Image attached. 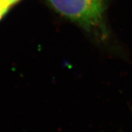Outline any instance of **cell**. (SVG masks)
I'll return each instance as SVG.
<instances>
[{"label":"cell","mask_w":132,"mask_h":132,"mask_svg":"<svg viewBox=\"0 0 132 132\" xmlns=\"http://www.w3.org/2000/svg\"><path fill=\"white\" fill-rule=\"evenodd\" d=\"M58 13L87 28L99 27L104 21V0H48Z\"/></svg>","instance_id":"1"},{"label":"cell","mask_w":132,"mask_h":132,"mask_svg":"<svg viewBox=\"0 0 132 132\" xmlns=\"http://www.w3.org/2000/svg\"><path fill=\"white\" fill-rule=\"evenodd\" d=\"M10 7L9 5L4 4V3H0V19L7 13V11L9 10Z\"/></svg>","instance_id":"2"},{"label":"cell","mask_w":132,"mask_h":132,"mask_svg":"<svg viewBox=\"0 0 132 132\" xmlns=\"http://www.w3.org/2000/svg\"><path fill=\"white\" fill-rule=\"evenodd\" d=\"M7 2L9 3V5L11 6V5H13V4H15V2H17L19 0H7Z\"/></svg>","instance_id":"3"},{"label":"cell","mask_w":132,"mask_h":132,"mask_svg":"<svg viewBox=\"0 0 132 132\" xmlns=\"http://www.w3.org/2000/svg\"><path fill=\"white\" fill-rule=\"evenodd\" d=\"M0 3H4V4H6V5H9L10 7H11V6L9 5V3L7 2V0H0Z\"/></svg>","instance_id":"4"}]
</instances>
